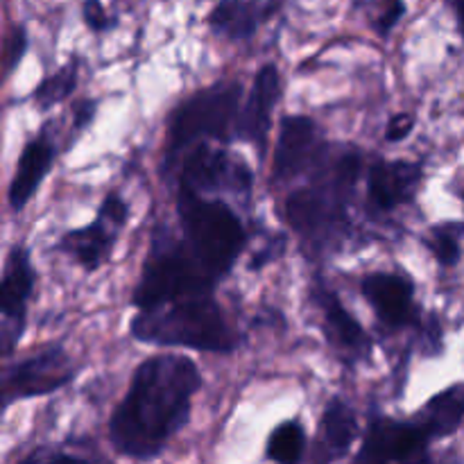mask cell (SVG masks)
Returning <instances> with one entry per match:
<instances>
[{"label":"cell","mask_w":464,"mask_h":464,"mask_svg":"<svg viewBox=\"0 0 464 464\" xmlns=\"http://www.w3.org/2000/svg\"><path fill=\"white\" fill-rule=\"evenodd\" d=\"M202 374L193 358L157 353L136 367L127 394L109 420L116 453L131 460H152L186 429Z\"/></svg>","instance_id":"cell-1"},{"label":"cell","mask_w":464,"mask_h":464,"mask_svg":"<svg viewBox=\"0 0 464 464\" xmlns=\"http://www.w3.org/2000/svg\"><path fill=\"white\" fill-rule=\"evenodd\" d=\"M361 175L356 152L340 154L335 161L313 170L308 186L293 190L285 199V220L302 238L304 247L324 252L338 243L349 227V204Z\"/></svg>","instance_id":"cell-2"},{"label":"cell","mask_w":464,"mask_h":464,"mask_svg":"<svg viewBox=\"0 0 464 464\" xmlns=\"http://www.w3.org/2000/svg\"><path fill=\"white\" fill-rule=\"evenodd\" d=\"M130 334L143 344L207 353H234L240 347V335L227 320L216 293L139 308Z\"/></svg>","instance_id":"cell-3"},{"label":"cell","mask_w":464,"mask_h":464,"mask_svg":"<svg viewBox=\"0 0 464 464\" xmlns=\"http://www.w3.org/2000/svg\"><path fill=\"white\" fill-rule=\"evenodd\" d=\"M177 216L181 222V240L199 266L213 276L225 279L247 245V231L238 213L222 199L179 188Z\"/></svg>","instance_id":"cell-4"},{"label":"cell","mask_w":464,"mask_h":464,"mask_svg":"<svg viewBox=\"0 0 464 464\" xmlns=\"http://www.w3.org/2000/svg\"><path fill=\"white\" fill-rule=\"evenodd\" d=\"M240 109H243V86L240 82H216L190 95L175 109L166 131L163 148V172H170L181 152L193 148L198 140L236 139Z\"/></svg>","instance_id":"cell-5"},{"label":"cell","mask_w":464,"mask_h":464,"mask_svg":"<svg viewBox=\"0 0 464 464\" xmlns=\"http://www.w3.org/2000/svg\"><path fill=\"white\" fill-rule=\"evenodd\" d=\"M216 288L218 279L199 266L184 240L175 238L170 231L157 229L131 304L136 308H150L175 299L216 293Z\"/></svg>","instance_id":"cell-6"},{"label":"cell","mask_w":464,"mask_h":464,"mask_svg":"<svg viewBox=\"0 0 464 464\" xmlns=\"http://www.w3.org/2000/svg\"><path fill=\"white\" fill-rule=\"evenodd\" d=\"M75 376V361L62 344L39 349L23 361L5 367L3 383H0V397H3L0 408L7 411L16 401L57 392L66 388Z\"/></svg>","instance_id":"cell-7"},{"label":"cell","mask_w":464,"mask_h":464,"mask_svg":"<svg viewBox=\"0 0 464 464\" xmlns=\"http://www.w3.org/2000/svg\"><path fill=\"white\" fill-rule=\"evenodd\" d=\"M254 186V172L243 159L231 157L227 150L208 143H195L181 161L179 188L193 193H231L249 198Z\"/></svg>","instance_id":"cell-8"},{"label":"cell","mask_w":464,"mask_h":464,"mask_svg":"<svg viewBox=\"0 0 464 464\" xmlns=\"http://www.w3.org/2000/svg\"><path fill=\"white\" fill-rule=\"evenodd\" d=\"M329 157V143L313 118L295 113L281 121L279 139L272 152V179L290 181L317 170Z\"/></svg>","instance_id":"cell-9"},{"label":"cell","mask_w":464,"mask_h":464,"mask_svg":"<svg viewBox=\"0 0 464 464\" xmlns=\"http://www.w3.org/2000/svg\"><path fill=\"white\" fill-rule=\"evenodd\" d=\"M36 270L32 267L30 252L25 247H12L3 267V281H0V315H3V329H0V344L3 356L9 358L14 349L21 343L27 324V304L36 288Z\"/></svg>","instance_id":"cell-10"},{"label":"cell","mask_w":464,"mask_h":464,"mask_svg":"<svg viewBox=\"0 0 464 464\" xmlns=\"http://www.w3.org/2000/svg\"><path fill=\"white\" fill-rule=\"evenodd\" d=\"M429 438L417 420L403 421L394 417L374 415L365 429L356 462H421L429 460Z\"/></svg>","instance_id":"cell-11"},{"label":"cell","mask_w":464,"mask_h":464,"mask_svg":"<svg viewBox=\"0 0 464 464\" xmlns=\"http://www.w3.org/2000/svg\"><path fill=\"white\" fill-rule=\"evenodd\" d=\"M311 299L322 313V320H324V334L329 340L331 347L340 353L343 358H347L349 362L353 361H367L372 356V344L370 334L365 331V326L352 315V313L344 308V304L340 302L338 295L326 285V281H322L320 276L315 279V284L311 285Z\"/></svg>","instance_id":"cell-12"},{"label":"cell","mask_w":464,"mask_h":464,"mask_svg":"<svg viewBox=\"0 0 464 464\" xmlns=\"http://www.w3.org/2000/svg\"><path fill=\"white\" fill-rule=\"evenodd\" d=\"M361 293L374 308L376 317L390 329L421 324V311L415 304V285L399 272H372L362 276Z\"/></svg>","instance_id":"cell-13"},{"label":"cell","mask_w":464,"mask_h":464,"mask_svg":"<svg viewBox=\"0 0 464 464\" xmlns=\"http://www.w3.org/2000/svg\"><path fill=\"white\" fill-rule=\"evenodd\" d=\"M281 98V75L276 63H263L256 71L247 100L240 109L236 139L254 145L261 154L267 150V136L272 127V113Z\"/></svg>","instance_id":"cell-14"},{"label":"cell","mask_w":464,"mask_h":464,"mask_svg":"<svg viewBox=\"0 0 464 464\" xmlns=\"http://www.w3.org/2000/svg\"><path fill=\"white\" fill-rule=\"evenodd\" d=\"M424 181V168L417 161L379 159L367 170V202L372 211L390 213L415 202Z\"/></svg>","instance_id":"cell-15"},{"label":"cell","mask_w":464,"mask_h":464,"mask_svg":"<svg viewBox=\"0 0 464 464\" xmlns=\"http://www.w3.org/2000/svg\"><path fill=\"white\" fill-rule=\"evenodd\" d=\"M122 225H118L109 213L98 208V216L91 225L80 227V229H71L59 238L57 249L68 254L77 266L84 267L86 272H95L100 266H104L113 252L116 245L118 231Z\"/></svg>","instance_id":"cell-16"},{"label":"cell","mask_w":464,"mask_h":464,"mask_svg":"<svg viewBox=\"0 0 464 464\" xmlns=\"http://www.w3.org/2000/svg\"><path fill=\"white\" fill-rule=\"evenodd\" d=\"M358 435H361V429H358V417L353 408L343 397H331L326 401L324 412H322L313 460H343L352 451Z\"/></svg>","instance_id":"cell-17"},{"label":"cell","mask_w":464,"mask_h":464,"mask_svg":"<svg viewBox=\"0 0 464 464\" xmlns=\"http://www.w3.org/2000/svg\"><path fill=\"white\" fill-rule=\"evenodd\" d=\"M54 157V143L45 134L34 136L25 143L21 157H18L16 170H14L12 184H9V207L12 211H23L34 198L39 186L48 177L50 168H53Z\"/></svg>","instance_id":"cell-18"},{"label":"cell","mask_w":464,"mask_h":464,"mask_svg":"<svg viewBox=\"0 0 464 464\" xmlns=\"http://www.w3.org/2000/svg\"><path fill=\"white\" fill-rule=\"evenodd\" d=\"M276 7V0H220L208 14V25L229 41H249Z\"/></svg>","instance_id":"cell-19"},{"label":"cell","mask_w":464,"mask_h":464,"mask_svg":"<svg viewBox=\"0 0 464 464\" xmlns=\"http://www.w3.org/2000/svg\"><path fill=\"white\" fill-rule=\"evenodd\" d=\"M417 421L430 440H442L456 433L464 421V383L449 385L429 399Z\"/></svg>","instance_id":"cell-20"},{"label":"cell","mask_w":464,"mask_h":464,"mask_svg":"<svg viewBox=\"0 0 464 464\" xmlns=\"http://www.w3.org/2000/svg\"><path fill=\"white\" fill-rule=\"evenodd\" d=\"M80 68H82V59L71 57L62 68H59V71H54L53 75L44 77V80L39 82V86L32 91V100L36 102V107H39L41 111H48V109H53L54 104L71 98L72 91L77 89Z\"/></svg>","instance_id":"cell-21"},{"label":"cell","mask_w":464,"mask_h":464,"mask_svg":"<svg viewBox=\"0 0 464 464\" xmlns=\"http://www.w3.org/2000/svg\"><path fill=\"white\" fill-rule=\"evenodd\" d=\"M306 451V430L297 420L284 421L267 438V458L281 464H295Z\"/></svg>","instance_id":"cell-22"},{"label":"cell","mask_w":464,"mask_h":464,"mask_svg":"<svg viewBox=\"0 0 464 464\" xmlns=\"http://www.w3.org/2000/svg\"><path fill=\"white\" fill-rule=\"evenodd\" d=\"M464 238V222H442L429 229L426 247L430 249L442 267H456L460 261V243Z\"/></svg>","instance_id":"cell-23"},{"label":"cell","mask_w":464,"mask_h":464,"mask_svg":"<svg viewBox=\"0 0 464 464\" xmlns=\"http://www.w3.org/2000/svg\"><path fill=\"white\" fill-rule=\"evenodd\" d=\"M27 45H30V41H27L25 27L14 25L12 30L7 32V36H5V50H3L5 77H9L14 71H16L18 63H21V59L25 57Z\"/></svg>","instance_id":"cell-24"},{"label":"cell","mask_w":464,"mask_h":464,"mask_svg":"<svg viewBox=\"0 0 464 464\" xmlns=\"http://www.w3.org/2000/svg\"><path fill=\"white\" fill-rule=\"evenodd\" d=\"M406 14V3L403 0H381L379 14L374 18V32L379 36H388L397 27Z\"/></svg>","instance_id":"cell-25"},{"label":"cell","mask_w":464,"mask_h":464,"mask_svg":"<svg viewBox=\"0 0 464 464\" xmlns=\"http://www.w3.org/2000/svg\"><path fill=\"white\" fill-rule=\"evenodd\" d=\"M285 252V236H275V238L267 240L252 258H249V272H261L263 267L272 266L275 261H279Z\"/></svg>","instance_id":"cell-26"},{"label":"cell","mask_w":464,"mask_h":464,"mask_svg":"<svg viewBox=\"0 0 464 464\" xmlns=\"http://www.w3.org/2000/svg\"><path fill=\"white\" fill-rule=\"evenodd\" d=\"M82 16H84L86 27L95 34H102V32L111 30L113 18L109 16L104 5L100 0H84V7H82Z\"/></svg>","instance_id":"cell-27"},{"label":"cell","mask_w":464,"mask_h":464,"mask_svg":"<svg viewBox=\"0 0 464 464\" xmlns=\"http://www.w3.org/2000/svg\"><path fill=\"white\" fill-rule=\"evenodd\" d=\"M95 113H98V102H95V100H77V102H72L71 143H75L77 136H82L86 130H89Z\"/></svg>","instance_id":"cell-28"},{"label":"cell","mask_w":464,"mask_h":464,"mask_svg":"<svg viewBox=\"0 0 464 464\" xmlns=\"http://www.w3.org/2000/svg\"><path fill=\"white\" fill-rule=\"evenodd\" d=\"M412 130H415V116L412 113H394L388 121V125H385L383 136L388 143H401V140H406L412 134Z\"/></svg>","instance_id":"cell-29"},{"label":"cell","mask_w":464,"mask_h":464,"mask_svg":"<svg viewBox=\"0 0 464 464\" xmlns=\"http://www.w3.org/2000/svg\"><path fill=\"white\" fill-rule=\"evenodd\" d=\"M453 5V12H456V18H458V27H460V34L464 39V0H451Z\"/></svg>","instance_id":"cell-30"}]
</instances>
